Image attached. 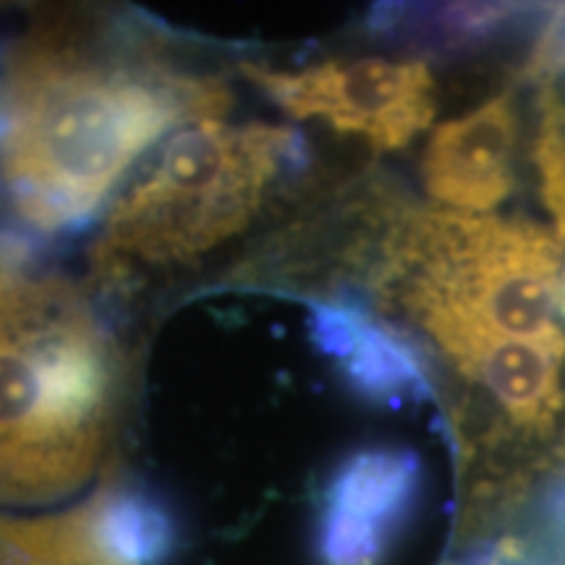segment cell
<instances>
[{
  "instance_id": "obj_1",
  "label": "cell",
  "mask_w": 565,
  "mask_h": 565,
  "mask_svg": "<svg viewBox=\"0 0 565 565\" xmlns=\"http://www.w3.org/2000/svg\"><path fill=\"white\" fill-rule=\"evenodd\" d=\"M228 103L221 79L175 66L137 30H40L13 47L0 84L6 186L34 228L74 231L162 134Z\"/></svg>"
},
{
  "instance_id": "obj_2",
  "label": "cell",
  "mask_w": 565,
  "mask_h": 565,
  "mask_svg": "<svg viewBox=\"0 0 565 565\" xmlns=\"http://www.w3.org/2000/svg\"><path fill=\"white\" fill-rule=\"evenodd\" d=\"M121 387V351L92 303L66 280L0 265V500L87 482Z\"/></svg>"
},
{
  "instance_id": "obj_3",
  "label": "cell",
  "mask_w": 565,
  "mask_h": 565,
  "mask_svg": "<svg viewBox=\"0 0 565 565\" xmlns=\"http://www.w3.org/2000/svg\"><path fill=\"white\" fill-rule=\"evenodd\" d=\"M374 288L424 335L477 328L553 338L565 294V249L526 223L416 210L395 225Z\"/></svg>"
},
{
  "instance_id": "obj_4",
  "label": "cell",
  "mask_w": 565,
  "mask_h": 565,
  "mask_svg": "<svg viewBox=\"0 0 565 565\" xmlns=\"http://www.w3.org/2000/svg\"><path fill=\"white\" fill-rule=\"evenodd\" d=\"M303 166L307 145L291 129L189 126L113 204L97 259L103 267L192 263L242 233L273 189Z\"/></svg>"
},
{
  "instance_id": "obj_5",
  "label": "cell",
  "mask_w": 565,
  "mask_h": 565,
  "mask_svg": "<svg viewBox=\"0 0 565 565\" xmlns=\"http://www.w3.org/2000/svg\"><path fill=\"white\" fill-rule=\"evenodd\" d=\"M254 87L296 118H320L377 150H401L435 116V82L419 61H328L301 71L246 63Z\"/></svg>"
},
{
  "instance_id": "obj_6",
  "label": "cell",
  "mask_w": 565,
  "mask_h": 565,
  "mask_svg": "<svg viewBox=\"0 0 565 565\" xmlns=\"http://www.w3.org/2000/svg\"><path fill=\"white\" fill-rule=\"evenodd\" d=\"M422 492V461L408 448H366L345 458L322 492V565H383Z\"/></svg>"
},
{
  "instance_id": "obj_7",
  "label": "cell",
  "mask_w": 565,
  "mask_h": 565,
  "mask_svg": "<svg viewBox=\"0 0 565 565\" xmlns=\"http://www.w3.org/2000/svg\"><path fill=\"white\" fill-rule=\"evenodd\" d=\"M463 377L484 387L521 429H547L563 406L565 335L508 338L477 328L427 333Z\"/></svg>"
},
{
  "instance_id": "obj_8",
  "label": "cell",
  "mask_w": 565,
  "mask_h": 565,
  "mask_svg": "<svg viewBox=\"0 0 565 565\" xmlns=\"http://www.w3.org/2000/svg\"><path fill=\"white\" fill-rule=\"evenodd\" d=\"M515 141L513 89L437 126L422 160L429 196L463 212L498 207L515 186Z\"/></svg>"
},
{
  "instance_id": "obj_9",
  "label": "cell",
  "mask_w": 565,
  "mask_h": 565,
  "mask_svg": "<svg viewBox=\"0 0 565 565\" xmlns=\"http://www.w3.org/2000/svg\"><path fill=\"white\" fill-rule=\"evenodd\" d=\"M309 333L317 349L341 366L353 391L370 401L433 398L427 364L412 341L353 303H309Z\"/></svg>"
},
{
  "instance_id": "obj_10",
  "label": "cell",
  "mask_w": 565,
  "mask_h": 565,
  "mask_svg": "<svg viewBox=\"0 0 565 565\" xmlns=\"http://www.w3.org/2000/svg\"><path fill=\"white\" fill-rule=\"evenodd\" d=\"M79 511L89 545L105 565H162L179 545L171 508L141 482L103 487Z\"/></svg>"
},
{
  "instance_id": "obj_11",
  "label": "cell",
  "mask_w": 565,
  "mask_h": 565,
  "mask_svg": "<svg viewBox=\"0 0 565 565\" xmlns=\"http://www.w3.org/2000/svg\"><path fill=\"white\" fill-rule=\"evenodd\" d=\"M540 6L454 3V6H380L372 26L419 42L435 51H471L529 24Z\"/></svg>"
},
{
  "instance_id": "obj_12",
  "label": "cell",
  "mask_w": 565,
  "mask_h": 565,
  "mask_svg": "<svg viewBox=\"0 0 565 565\" xmlns=\"http://www.w3.org/2000/svg\"><path fill=\"white\" fill-rule=\"evenodd\" d=\"M536 166L542 173V194L553 212L557 231L565 238V103L553 89H545L542 124L536 137Z\"/></svg>"
},
{
  "instance_id": "obj_13",
  "label": "cell",
  "mask_w": 565,
  "mask_h": 565,
  "mask_svg": "<svg viewBox=\"0 0 565 565\" xmlns=\"http://www.w3.org/2000/svg\"><path fill=\"white\" fill-rule=\"evenodd\" d=\"M547 519H550V526H553V534L557 536V542H561L565 553V484L553 494V498H550Z\"/></svg>"
},
{
  "instance_id": "obj_14",
  "label": "cell",
  "mask_w": 565,
  "mask_h": 565,
  "mask_svg": "<svg viewBox=\"0 0 565 565\" xmlns=\"http://www.w3.org/2000/svg\"><path fill=\"white\" fill-rule=\"evenodd\" d=\"M561 315L565 317V294H563V307H561Z\"/></svg>"
}]
</instances>
